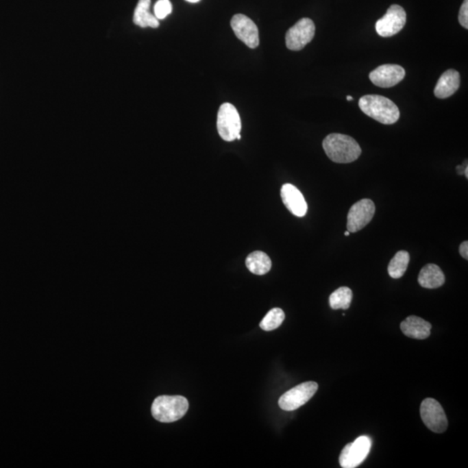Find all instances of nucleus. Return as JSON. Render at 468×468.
I'll return each mask as SVG.
<instances>
[{"label":"nucleus","instance_id":"obj_1","mask_svg":"<svg viewBox=\"0 0 468 468\" xmlns=\"http://www.w3.org/2000/svg\"><path fill=\"white\" fill-rule=\"evenodd\" d=\"M327 156L336 163L355 162L361 156V147L354 138L343 134H330L323 142Z\"/></svg>","mask_w":468,"mask_h":468},{"label":"nucleus","instance_id":"obj_2","mask_svg":"<svg viewBox=\"0 0 468 468\" xmlns=\"http://www.w3.org/2000/svg\"><path fill=\"white\" fill-rule=\"evenodd\" d=\"M363 113L382 124H394L400 119V110L394 101L379 95H367L359 100Z\"/></svg>","mask_w":468,"mask_h":468},{"label":"nucleus","instance_id":"obj_3","mask_svg":"<svg viewBox=\"0 0 468 468\" xmlns=\"http://www.w3.org/2000/svg\"><path fill=\"white\" fill-rule=\"evenodd\" d=\"M188 407V401L182 395H160L153 401L151 412L156 420L170 423L184 417Z\"/></svg>","mask_w":468,"mask_h":468},{"label":"nucleus","instance_id":"obj_4","mask_svg":"<svg viewBox=\"0 0 468 468\" xmlns=\"http://www.w3.org/2000/svg\"><path fill=\"white\" fill-rule=\"evenodd\" d=\"M241 120L236 108L225 103L219 107L217 119V130L219 136L225 142L237 140L241 135Z\"/></svg>","mask_w":468,"mask_h":468},{"label":"nucleus","instance_id":"obj_5","mask_svg":"<svg viewBox=\"0 0 468 468\" xmlns=\"http://www.w3.org/2000/svg\"><path fill=\"white\" fill-rule=\"evenodd\" d=\"M319 385L315 382H303L281 395L279 400L280 407L284 411L296 410L313 397Z\"/></svg>","mask_w":468,"mask_h":468},{"label":"nucleus","instance_id":"obj_6","mask_svg":"<svg viewBox=\"0 0 468 468\" xmlns=\"http://www.w3.org/2000/svg\"><path fill=\"white\" fill-rule=\"evenodd\" d=\"M315 25L312 19L304 18L288 30L286 35V47L291 51L302 50L315 36Z\"/></svg>","mask_w":468,"mask_h":468},{"label":"nucleus","instance_id":"obj_7","mask_svg":"<svg viewBox=\"0 0 468 468\" xmlns=\"http://www.w3.org/2000/svg\"><path fill=\"white\" fill-rule=\"evenodd\" d=\"M421 417L428 430L441 434L447 430V419L444 409L433 398L425 399L421 405Z\"/></svg>","mask_w":468,"mask_h":468},{"label":"nucleus","instance_id":"obj_8","mask_svg":"<svg viewBox=\"0 0 468 468\" xmlns=\"http://www.w3.org/2000/svg\"><path fill=\"white\" fill-rule=\"evenodd\" d=\"M407 14L405 10L398 5H392L387 12L375 24V30L382 38H391L404 29Z\"/></svg>","mask_w":468,"mask_h":468},{"label":"nucleus","instance_id":"obj_9","mask_svg":"<svg viewBox=\"0 0 468 468\" xmlns=\"http://www.w3.org/2000/svg\"><path fill=\"white\" fill-rule=\"evenodd\" d=\"M371 448V440L368 436H360L354 443L347 444L339 456L343 468L358 467L367 458Z\"/></svg>","mask_w":468,"mask_h":468},{"label":"nucleus","instance_id":"obj_10","mask_svg":"<svg viewBox=\"0 0 468 468\" xmlns=\"http://www.w3.org/2000/svg\"><path fill=\"white\" fill-rule=\"evenodd\" d=\"M375 212V203L369 199H362L350 208L347 217V229L356 232L365 228L372 221Z\"/></svg>","mask_w":468,"mask_h":468},{"label":"nucleus","instance_id":"obj_11","mask_svg":"<svg viewBox=\"0 0 468 468\" xmlns=\"http://www.w3.org/2000/svg\"><path fill=\"white\" fill-rule=\"evenodd\" d=\"M232 31L237 38L251 49H255L260 44L257 25L250 18L243 14L234 15L231 21Z\"/></svg>","mask_w":468,"mask_h":468},{"label":"nucleus","instance_id":"obj_12","mask_svg":"<svg viewBox=\"0 0 468 468\" xmlns=\"http://www.w3.org/2000/svg\"><path fill=\"white\" fill-rule=\"evenodd\" d=\"M405 70L397 64H384L369 74V79L375 86L391 88L404 80Z\"/></svg>","mask_w":468,"mask_h":468},{"label":"nucleus","instance_id":"obj_13","mask_svg":"<svg viewBox=\"0 0 468 468\" xmlns=\"http://www.w3.org/2000/svg\"><path fill=\"white\" fill-rule=\"evenodd\" d=\"M281 198L288 210L297 217L306 216L308 206L302 193L291 184H284L281 188Z\"/></svg>","mask_w":468,"mask_h":468},{"label":"nucleus","instance_id":"obj_14","mask_svg":"<svg viewBox=\"0 0 468 468\" xmlns=\"http://www.w3.org/2000/svg\"><path fill=\"white\" fill-rule=\"evenodd\" d=\"M432 325L426 320L417 316L408 317L401 323L402 333L408 338L423 340L430 336Z\"/></svg>","mask_w":468,"mask_h":468},{"label":"nucleus","instance_id":"obj_15","mask_svg":"<svg viewBox=\"0 0 468 468\" xmlns=\"http://www.w3.org/2000/svg\"><path fill=\"white\" fill-rule=\"evenodd\" d=\"M460 73L456 70L445 71L438 80L434 96L440 99L453 96L460 88Z\"/></svg>","mask_w":468,"mask_h":468},{"label":"nucleus","instance_id":"obj_16","mask_svg":"<svg viewBox=\"0 0 468 468\" xmlns=\"http://www.w3.org/2000/svg\"><path fill=\"white\" fill-rule=\"evenodd\" d=\"M418 283L427 289H436L443 286L445 275L441 268L434 264H428L420 271Z\"/></svg>","mask_w":468,"mask_h":468},{"label":"nucleus","instance_id":"obj_17","mask_svg":"<svg viewBox=\"0 0 468 468\" xmlns=\"http://www.w3.org/2000/svg\"><path fill=\"white\" fill-rule=\"evenodd\" d=\"M150 4H151V0H139L138 4L136 5L133 21L140 27H159V19H157L155 15L149 12Z\"/></svg>","mask_w":468,"mask_h":468},{"label":"nucleus","instance_id":"obj_18","mask_svg":"<svg viewBox=\"0 0 468 468\" xmlns=\"http://www.w3.org/2000/svg\"><path fill=\"white\" fill-rule=\"evenodd\" d=\"M245 266L251 273L264 275L269 273L271 268V260L264 251H256L248 255L245 260Z\"/></svg>","mask_w":468,"mask_h":468},{"label":"nucleus","instance_id":"obj_19","mask_svg":"<svg viewBox=\"0 0 468 468\" xmlns=\"http://www.w3.org/2000/svg\"><path fill=\"white\" fill-rule=\"evenodd\" d=\"M410 256L407 251H399L389 262L388 273L392 279H400L408 269Z\"/></svg>","mask_w":468,"mask_h":468},{"label":"nucleus","instance_id":"obj_20","mask_svg":"<svg viewBox=\"0 0 468 468\" xmlns=\"http://www.w3.org/2000/svg\"><path fill=\"white\" fill-rule=\"evenodd\" d=\"M352 297V291L349 287H340L330 296V306L333 310L349 309Z\"/></svg>","mask_w":468,"mask_h":468},{"label":"nucleus","instance_id":"obj_21","mask_svg":"<svg viewBox=\"0 0 468 468\" xmlns=\"http://www.w3.org/2000/svg\"><path fill=\"white\" fill-rule=\"evenodd\" d=\"M284 319H286V315H284L283 310L280 308L271 309L262 319L260 325V328L266 330V332L276 330L282 325Z\"/></svg>","mask_w":468,"mask_h":468},{"label":"nucleus","instance_id":"obj_22","mask_svg":"<svg viewBox=\"0 0 468 468\" xmlns=\"http://www.w3.org/2000/svg\"><path fill=\"white\" fill-rule=\"evenodd\" d=\"M172 4L169 0H158L153 12L157 19H164L172 12Z\"/></svg>","mask_w":468,"mask_h":468},{"label":"nucleus","instance_id":"obj_23","mask_svg":"<svg viewBox=\"0 0 468 468\" xmlns=\"http://www.w3.org/2000/svg\"><path fill=\"white\" fill-rule=\"evenodd\" d=\"M459 22L465 29H468V0H464L459 13Z\"/></svg>","mask_w":468,"mask_h":468},{"label":"nucleus","instance_id":"obj_24","mask_svg":"<svg viewBox=\"0 0 468 468\" xmlns=\"http://www.w3.org/2000/svg\"><path fill=\"white\" fill-rule=\"evenodd\" d=\"M460 254L465 260H468V242L463 241L460 245Z\"/></svg>","mask_w":468,"mask_h":468},{"label":"nucleus","instance_id":"obj_25","mask_svg":"<svg viewBox=\"0 0 468 468\" xmlns=\"http://www.w3.org/2000/svg\"><path fill=\"white\" fill-rule=\"evenodd\" d=\"M467 172H468V167L467 166L466 169H465V170H464V173H463V175L465 176H466L467 179H468V173Z\"/></svg>","mask_w":468,"mask_h":468},{"label":"nucleus","instance_id":"obj_26","mask_svg":"<svg viewBox=\"0 0 468 468\" xmlns=\"http://www.w3.org/2000/svg\"><path fill=\"white\" fill-rule=\"evenodd\" d=\"M186 1H188L190 3H197L199 1H201V0H186Z\"/></svg>","mask_w":468,"mask_h":468},{"label":"nucleus","instance_id":"obj_27","mask_svg":"<svg viewBox=\"0 0 468 468\" xmlns=\"http://www.w3.org/2000/svg\"><path fill=\"white\" fill-rule=\"evenodd\" d=\"M346 98H347V100H348V101H352L353 100V97L352 96H347Z\"/></svg>","mask_w":468,"mask_h":468},{"label":"nucleus","instance_id":"obj_28","mask_svg":"<svg viewBox=\"0 0 468 468\" xmlns=\"http://www.w3.org/2000/svg\"><path fill=\"white\" fill-rule=\"evenodd\" d=\"M349 234H350V232H349V231H346V232H345V235L346 237L349 236Z\"/></svg>","mask_w":468,"mask_h":468}]
</instances>
